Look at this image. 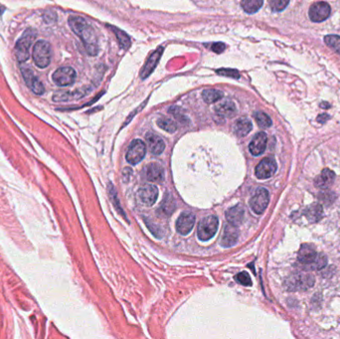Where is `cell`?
Masks as SVG:
<instances>
[{"label":"cell","instance_id":"cell-1","mask_svg":"<svg viewBox=\"0 0 340 339\" xmlns=\"http://www.w3.org/2000/svg\"><path fill=\"white\" fill-rule=\"evenodd\" d=\"M69 25L76 35H78L86 47L88 53L92 56L98 54V39L94 28L82 17L71 16Z\"/></svg>","mask_w":340,"mask_h":339},{"label":"cell","instance_id":"cell-2","mask_svg":"<svg viewBox=\"0 0 340 339\" xmlns=\"http://www.w3.org/2000/svg\"><path fill=\"white\" fill-rule=\"evenodd\" d=\"M32 58L35 65L39 68H46L49 66L52 59V48L47 41H37L33 47Z\"/></svg>","mask_w":340,"mask_h":339},{"label":"cell","instance_id":"cell-3","mask_svg":"<svg viewBox=\"0 0 340 339\" xmlns=\"http://www.w3.org/2000/svg\"><path fill=\"white\" fill-rule=\"evenodd\" d=\"M36 38V32L33 29H27L19 38L15 46V56L18 62L23 63L30 57L29 49Z\"/></svg>","mask_w":340,"mask_h":339},{"label":"cell","instance_id":"cell-4","mask_svg":"<svg viewBox=\"0 0 340 339\" xmlns=\"http://www.w3.org/2000/svg\"><path fill=\"white\" fill-rule=\"evenodd\" d=\"M219 221L215 215H210L201 220L198 225L197 235L201 241H208L213 238L218 229Z\"/></svg>","mask_w":340,"mask_h":339},{"label":"cell","instance_id":"cell-5","mask_svg":"<svg viewBox=\"0 0 340 339\" xmlns=\"http://www.w3.org/2000/svg\"><path fill=\"white\" fill-rule=\"evenodd\" d=\"M270 202V194L266 188H258L250 200V206L256 214H262Z\"/></svg>","mask_w":340,"mask_h":339},{"label":"cell","instance_id":"cell-6","mask_svg":"<svg viewBox=\"0 0 340 339\" xmlns=\"http://www.w3.org/2000/svg\"><path fill=\"white\" fill-rule=\"evenodd\" d=\"M77 74L71 67H62L57 69L53 74V81L60 87H67L74 84Z\"/></svg>","mask_w":340,"mask_h":339},{"label":"cell","instance_id":"cell-7","mask_svg":"<svg viewBox=\"0 0 340 339\" xmlns=\"http://www.w3.org/2000/svg\"><path fill=\"white\" fill-rule=\"evenodd\" d=\"M331 13L330 5L324 1L313 3L308 11V15L312 22H323L326 20Z\"/></svg>","mask_w":340,"mask_h":339},{"label":"cell","instance_id":"cell-8","mask_svg":"<svg viewBox=\"0 0 340 339\" xmlns=\"http://www.w3.org/2000/svg\"><path fill=\"white\" fill-rule=\"evenodd\" d=\"M145 152H146V147L144 142L140 139H135L131 143L129 150L126 152L127 162L131 164H137L143 159L145 155Z\"/></svg>","mask_w":340,"mask_h":339},{"label":"cell","instance_id":"cell-9","mask_svg":"<svg viewBox=\"0 0 340 339\" xmlns=\"http://www.w3.org/2000/svg\"><path fill=\"white\" fill-rule=\"evenodd\" d=\"M277 162L272 157L264 158L256 167V176L259 179H267L272 177L277 171Z\"/></svg>","mask_w":340,"mask_h":339},{"label":"cell","instance_id":"cell-10","mask_svg":"<svg viewBox=\"0 0 340 339\" xmlns=\"http://www.w3.org/2000/svg\"><path fill=\"white\" fill-rule=\"evenodd\" d=\"M21 72H22V76L24 78V81L27 85V87L36 95H42L44 94L45 89L43 84H42L39 79L36 77L34 72L29 69L28 67H23L21 68Z\"/></svg>","mask_w":340,"mask_h":339},{"label":"cell","instance_id":"cell-11","mask_svg":"<svg viewBox=\"0 0 340 339\" xmlns=\"http://www.w3.org/2000/svg\"><path fill=\"white\" fill-rule=\"evenodd\" d=\"M313 285V278L309 274H293L287 282L289 289H306Z\"/></svg>","mask_w":340,"mask_h":339},{"label":"cell","instance_id":"cell-12","mask_svg":"<svg viewBox=\"0 0 340 339\" xmlns=\"http://www.w3.org/2000/svg\"><path fill=\"white\" fill-rule=\"evenodd\" d=\"M138 196L143 204L146 206H153L157 200L158 189L153 184L144 185L139 189Z\"/></svg>","mask_w":340,"mask_h":339},{"label":"cell","instance_id":"cell-13","mask_svg":"<svg viewBox=\"0 0 340 339\" xmlns=\"http://www.w3.org/2000/svg\"><path fill=\"white\" fill-rule=\"evenodd\" d=\"M267 141H268V136L265 133L257 134L254 136V138L252 139L249 145L250 153L255 156L261 155L266 151Z\"/></svg>","mask_w":340,"mask_h":339},{"label":"cell","instance_id":"cell-14","mask_svg":"<svg viewBox=\"0 0 340 339\" xmlns=\"http://www.w3.org/2000/svg\"><path fill=\"white\" fill-rule=\"evenodd\" d=\"M194 224L195 216L193 214L182 213L176 222L177 232L181 235H187L191 232V230H192Z\"/></svg>","mask_w":340,"mask_h":339},{"label":"cell","instance_id":"cell-15","mask_svg":"<svg viewBox=\"0 0 340 339\" xmlns=\"http://www.w3.org/2000/svg\"><path fill=\"white\" fill-rule=\"evenodd\" d=\"M238 238H239V230L237 226L228 224L224 229L222 242H221L222 246L225 248L232 247L237 243Z\"/></svg>","mask_w":340,"mask_h":339},{"label":"cell","instance_id":"cell-16","mask_svg":"<svg viewBox=\"0 0 340 339\" xmlns=\"http://www.w3.org/2000/svg\"><path fill=\"white\" fill-rule=\"evenodd\" d=\"M316 257H317V253L311 246H308V245H303L300 249L299 254H297V259H299V262L302 263V265H304L305 267L312 264L316 259Z\"/></svg>","mask_w":340,"mask_h":339},{"label":"cell","instance_id":"cell-17","mask_svg":"<svg viewBox=\"0 0 340 339\" xmlns=\"http://www.w3.org/2000/svg\"><path fill=\"white\" fill-rule=\"evenodd\" d=\"M146 141L152 153L158 155L164 152L165 142L160 136L153 134H148L146 136Z\"/></svg>","mask_w":340,"mask_h":339},{"label":"cell","instance_id":"cell-18","mask_svg":"<svg viewBox=\"0 0 340 339\" xmlns=\"http://www.w3.org/2000/svg\"><path fill=\"white\" fill-rule=\"evenodd\" d=\"M146 177L152 182L161 183L164 180V169L158 163H151L146 168Z\"/></svg>","mask_w":340,"mask_h":339},{"label":"cell","instance_id":"cell-19","mask_svg":"<svg viewBox=\"0 0 340 339\" xmlns=\"http://www.w3.org/2000/svg\"><path fill=\"white\" fill-rule=\"evenodd\" d=\"M163 52V48H158L151 57L150 59L147 60V62L145 63V65L141 71V78L142 79H145L146 77L150 76L153 71L155 69L156 65H157V63L160 59V56H161V53Z\"/></svg>","mask_w":340,"mask_h":339},{"label":"cell","instance_id":"cell-20","mask_svg":"<svg viewBox=\"0 0 340 339\" xmlns=\"http://www.w3.org/2000/svg\"><path fill=\"white\" fill-rule=\"evenodd\" d=\"M215 112L218 116L222 118H233L236 115L237 109L235 103L227 100V101H223L218 105H216Z\"/></svg>","mask_w":340,"mask_h":339},{"label":"cell","instance_id":"cell-21","mask_svg":"<svg viewBox=\"0 0 340 339\" xmlns=\"http://www.w3.org/2000/svg\"><path fill=\"white\" fill-rule=\"evenodd\" d=\"M335 174L333 171H331L330 169L325 168L323 170V172L318 175L315 180H314V185L318 188L325 189L328 188L334 181Z\"/></svg>","mask_w":340,"mask_h":339},{"label":"cell","instance_id":"cell-22","mask_svg":"<svg viewBox=\"0 0 340 339\" xmlns=\"http://www.w3.org/2000/svg\"><path fill=\"white\" fill-rule=\"evenodd\" d=\"M226 218L229 224L238 227V225H240L244 219V209L240 205L230 208L226 212Z\"/></svg>","mask_w":340,"mask_h":339},{"label":"cell","instance_id":"cell-23","mask_svg":"<svg viewBox=\"0 0 340 339\" xmlns=\"http://www.w3.org/2000/svg\"><path fill=\"white\" fill-rule=\"evenodd\" d=\"M252 129H253V124L251 120L246 118L239 119L236 121L235 125H234V132H235V134L240 137L246 136L252 131Z\"/></svg>","mask_w":340,"mask_h":339},{"label":"cell","instance_id":"cell-24","mask_svg":"<svg viewBox=\"0 0 340 339\" xmlns=\"http://www.w3.org/2000/svg\"><path fill=\"white\" fill-rule=\"evenodd\" d=\"M175 202L173 200V198L170 195H166L165 198L163 199V201L161 202V205L158 209L159 214L165 217H169L171 215L174 210H175Z\"/></svg>","mask_w":340,"mask_h":339},{"label":"cell","instance_id":"cell-25","mask_svg":"<svg viewBox=\"0 0 340 339\" xmlns=\"http://www.w3.org/2000/svg\"><path fill=\"white\" fill-rule=\"evenodd\" d=\"M264 4V0H242V7L245 12L253 14L258 12Z\"/></svg>","mask_w":340,"mask_h":339},{"label":"cell","instance_id":"cell-26","mask_svg":"<svg viewBox=\"0 0 340 339\" xmlns=\"http://www.w3.org/2000/svg\"><path fill=\"white\" fill-rule=\"evenodd\" d=\"M223 96H224V94L222 91L214 90V89L205 90L202 93V98L205 101V102H207V103L216 102L219 100H221L223 98Z\"/></svg>","mask_w":340,"mask_h":339},{"label":"cell","instance_id":"cell-27","mask_svg":"<svg viewBox=\"0 0 340 339\" xmlns=\"http://www.w3.org/2000/svg\"><path fill=\"white\" fill-rule=\"evenodd\" d=\"M306 215L308 220L316 222L321 219V217L323 215V207L320 204L314 203L306 209Z\"/></svg>","mask_w":340,"mask_h":339},{"label":"cell","instance_id":"cell-28","mask_svg":"<svg viewBox=\"0 0 340 339\" xmlns=\"http://www.w3.org/2000/svg\"><path fill=\"white\" fill-rule=\"evenodd\" d=\"M157 124L160 129H162L167 133H174L177 130L176 123L171 119H168V118L163 117L158 119Z\"/></svg>","mask_w":340,"mask_h":339},{"label":"cell","instance_id":"cell-29","mask_svg":"<svg viewBox=\"0 0 340 339\" xmlns=\"http://www.w3.org/2000/svg\"><path fill=\"white\" fill-rule=\"evenodd\" d=\"M117 35V38L119 40V46L122 48V49H127L130 46H131V39L130 37L127 36L123 31L116 28V27H110Z\"/></svg>","mask_w":340,"mask_h":339},{"label":"cell","instance_id":"cell-30","mask_svg":"<svg viewBox=\"0 0 340 339\" xmlns=\"http://www.w3.org/2000/svg\"><path fill=\"white\" fill-rule=\"evenodd\" d=\"M254 118H255V119H256V121H257V123H258V125L260 126V128L267 129V128H270V126L272 125L271 118L267 114H265L263 112L255 113Z\"/></svg>","mask_w":340,"mask_h":339},{"label":"cell","instance_id":"cell-31","mask_svg":"<svg viewBox=\"0 0 340 339\" xmlns=\"http://www.w3.org/2000/svg\"><path fill=\"white\" fill-rule=\"evenodd\" d=\"M325 44L340 56V37L337 35H327L324 37Z\"/></svg>","mask_w":340,"mask_h":339},{"label":"cell","instance_id":"cell-32","mask_svg":"<svg viewBox=\"0 0 340 339\" xmlns=\"http://www.w3.org/2000/svg\"><path fill=\"white\" fill-rule=\"evenodd\" d=\"M109 191H110L111 199H112L113 202H114L115 208L119 211V213L120 215H122V216L126 219V216H125V214H124V212H123L122 208L119 206V199H118V195H117V192H116V189L113 187L112 184L109 185Z\"/></svg>","mask_w":340,"mask_h":339},{"label":"cell","instance_id":"cell-33","mask_svg":"<svg viewBox=\"0 0 340 339\" xmlns=\"http://www.w3.org/2000/svg\"><path fill=\"white\" fill-rule=\"evenodd\" d=\"M289 0H270V6L272 9V11L280 12L286 9V7L289 5Z\"/></svg>","mask_w":340,"mask_h":339},{"label":"cell","instance_id":"cell-34","mask_svg":"<svg viewBox=\"0 0 340 339\" xmlns=\"http://www.w3.org/2000/svg\"><path fill=\"white\" fill-rule=\"evenodd\" d=\"M326 266V258L323 255H317L314 262L306 268H308L310 270H321Z\"/></svg>","mask_w":340,"mask_h":339},{"label":"cell","instance_id":"cell-35","mask_svg":"<svg viewBox=\"0 0 340 339\" xmlns=\"http://www.w3.org/2000/svg\"><path fill=\"white\" fill-rule=\"evenodd\" d=\"M236 281L243 285V286H251L252 285V281H251V278H250V275L248 272L246 271H242V272H239L237 275H236Z\"/></svg>","mask_w":340,"mask_h":339},{"label":"cell","instance_id":"cell-36","mask_svg":"<svg viewBox=\"0 0 340 339\" xmlns=\"http://www.w3.org/2000/svg\"><path fill=\"white\" fill-rule=\"evenodd\" d=\"M217 74L222 75V76L232 77V78H237V79L240 77L238 71H236V70H228V69L226 70V69H222V70L217 71Z\"/></svg>","mask_w":340,"mask_h":339},{"label":"cell","instance_id":"cell-37","mask_svg":"<svg viewBox=\"0 0 340 339\" xmlns=\"http://www.w3.org/2000/svg\"><path fill=\"white\" fill-rule=\"evenodd\" d=\"M225 48H226V46L224 43H215V44H213V46H212V50H213L217 54L222 53L225 50Z\"/></svg>","mask_w":340,"mask_h":339},{"label":"cell","instance_id":"cell-38","mask_svg":"<svg viewBox=\"0 0 340 339\" xmlns=\"http://www.w3.org/2000/svg\"><path fill=\"white\" fill-rule=\"evenodd\" d=\"M327 119H329V116L326 115V114H323V115L317 117V121H318V122L323 123V122H325Z\"/></svg>","mask_w":340,"mask_h":339},{"label":"cell","instance_id":"cell-39","mask_svg":"<svg viewBox=\"0 0 340 339\" xmlns=\"http://www.w3.org/2000/svg\"><path fill=\"white\" fill-rule=\"evenodd\" d=\"M321 107L323 109H328V108H330V104L328 102H322Z\"/></svg>","mask_w":340,"mask_h":339}]
</instances>
